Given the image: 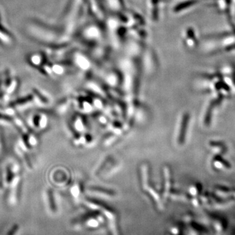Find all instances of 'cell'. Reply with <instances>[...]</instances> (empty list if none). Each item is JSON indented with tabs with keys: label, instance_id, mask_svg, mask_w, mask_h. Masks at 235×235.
Returning a JSON list of instances; mask_svg holds the SVG:
<instances>
[{
	"label": "cell",
	"instance_id": "cell-1",
	"mask_svg": "<svg viewBox=\"0 0 235 235\" xmlns=\"http://www.w3.org/2000/svg\"><path fill=\"white\" fill-rule=\"evenodd\" d=\"M27 123L33 131L41 133L45 131L49 126V118L46 114L42 112H33L28 116Z\"/></svg>",
	"mask_w": 235,
	"mask_h": 235
},
{
	"label": "cell",
	"instance_id": "cell-2",
	"mask_svg": "<svg viewBox=\"0 0 235 235\" xmlns=\"http://www.w3.org/2000/svg\"><path fill=\"white\" fill-rule=\"evenodd\" d=\"M64 168L55 167L52 168L49 171L48 178L51 184L56 186H62L65 185L67 182V179L69 180V174Z\"/></svg>",
	"mask_w": 235,
	"mask_h": 235
},
{
	"label": "cell",
	"instance_id": "cell-3",
	"mask_svg": "<svg viewBox=\"0 0 235 235\" xmlns=\"http://www.w3.org/2000/svg\"><path fill=\"white\" fill-rule=\"evenodd\" d=\"M15 152L17 155L21 159L24 164L27 167L29 170H32L34 168V161L30 156V152H31L30 150H28L22 143L20 139H18L15 146Z\"/></svg>",
	"mask_w": 235,
	"mask_h": 235
},
{
	"label": "cell",
	"instance_id": "cell-4",
	"mask_svg": "<svg viewBox=\"0 0 235 235\" xmlns=\"http://www.w3.org/2000/svg\"><path fill=\"white\" fill-rule=\"evenodd\" d=\"M44 195L46 206L52 213H56L58 210L55 192L51 187H46L44 191Z\"/></svg>",
	"mask_w": 235,
	"mask_h": 235
},
{
	"label": "cell",
	"instance_id": "cell-5",
	"mask_svg": "<svg viewBox=\"0 0 235 235\" xmlns=\"http://www.w3.org/2000/svg\"><path fill=\"white\" fill-rule=\"evenodd\" d=\"M190 121V115L187 113H186L182 116L181 121L180 124L179 129H178V133L177 135V143L179 144H184L185 142L186 136L187 133V129Z\"/></svg>",
	"mask_w": 235,
	"mask_h": 235
},
{
	"label": "cell",
	"instance_id": "cell-6",
	"mask_svg": "<svg viewBox=\"0 0 235 235\" xmlns=\"http://www.w3.org/2000/svg\"><path fill=\"white\" fill-rule=\"evenodd\" d=\"M34 104H35V99L34 96H28L24 97H22L19 99H16L13 103V106L10 107L11 109L13 110L14 108H16V110L17 109H27V107H29ZM36 105V104H35Z\"/></svg>",
	"mask_w": 235,
	"mask_h": 235
},
{
	"label": "cell",
	"instance_id": "cell-7",
	"mask_svg": "<svg viewBox=\"0 0 235 235\" xmlns=\"http://www.w3.org/2000/svg\"><path fill=\"white\" fill-rule=\"evenodd\" d=\"M171 183V171L167 166L163 168V193L164 196H167L168 193L170 190Z\"/></svg>",
	"mask_w": 235,
	"mask_h": 235
},
{
	"label": "cell",
	"instance_id": "cell-8",
	"mask_svg": "<svg viewBox=\"0 0 235 235\" xmlns=\"http://www.w3.org/2000/svg\"><path fill=\"white\" fill-rule=\"evenodd\" d=\"M92 193H94L96 194H99L101 195H105L107 197H114L116 195V192L112 190L107 189L102 187L99 186H92L89 189Z\"/></svg>",
	"mask_w": 235,
	"mask_h": 235
},
{
	"label": "cell",
	"instance_id": "cell-9",
	"mask_svg": "<svg viewBox=\"0 0 235 235\" xmlns=\"http://www.w3.org/2000/svg\"><path fill=\"white\" fill-rule=\"evenodd\" d=\"M18 230H19V225L16 224L14 225V226H13L11 229H10V231L7 233V235H16L18 231Z\"/></svg>",
	"mask_w": 235,
	"mask_h": 235
},
{
	"label": "cell",
	"instance_id": "cell-10",
	"mask_svg": "<svg viewBox=\"0 0 235 235\" xmlns=\"http://www.w3.org/2000/svg\"><path fill=\"white\" fill-rule=\"evenodd\" d=\"M0 146H1V145H0Z\"/></svg>",
	"mask_w": 235,
	"mask_h": 235
}]
</instances>
